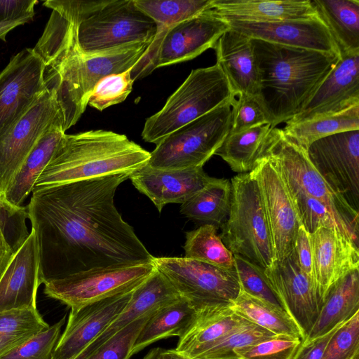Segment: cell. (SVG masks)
Instances as JSON below:
<instances>
[{"instance_id": "obj_26", "label": "cell", "mask_w": 359, "mask_h": 359, "mask_svg": "<svg viewBox=\"0 0 359 359\" xmlns=\"http://www.w3.org/2000/svg\"><path fill=\"white\" fill-rule=\"evenodd\" d=\"M134 1L135 5L154 20L156 32L152 43L131 70L133 80L154 70L159 46L167 31L177 23L209 8L212 0Z\"/></svg>"}, {"instance_id": "obj_7", "label": "cell", "mask_w": 359, "mask_h": 359, "mask_svg": "<svg viewBox=\"0 0 359 359\" xmlns=\"http://www.w3.org/2000/svg\"><path fill=\"white\" fill-rule=\"evenodd\" d=\"M230 182V210L219 236L233 255L266 269L276 257L257 183L250 172L238 174Z\"/></svg>"}, {"instance_id": "obj_44", "label": "cell", "mask_w": 359, "mask_h": 359, "mask_svg": "<svg viewBox=\"0 0 359 359\" xmlns=\"http://www.w3.org/2000/svg\"><path fill=\"white\" fill-rule=\"evenodd\" d=\"M153 313L141 317L121 330L85 359H130L137 337Z\"/></svg>"}, {"instance_id": "obj_29", "label": "cell", "mask_w": 359, "mask_h": 359, "mask_svg": "<svg viewBox=\"0 0 359 359\" xmlns=\"http://www.w3.org/2000/svg\"><path fill=\"white\" fill-rule=\"evenodd\" d=\"M65 134L62 124L57 123L43 135L4 192L3 198L7 203L17 208L22 207Z\"/></svg>"}, {"instance_id": "obj_21", "label": "cell", "mask_w": 359, "mask_h": 359, "mask_svg": "<svg viewBox=\"0 0 359 359\" xmlns=\"http://www.w3.org/2000/svg\"><path fill=\"white\" fill-rule=\"evenodd\" d=\"M359 105V53L344 55L301 111L287 123L330 115Z\"/></svg>"}, {"instance_id": "obj_34", "label": "cell", "mask_w": 359, "mask_h": 359, "mask_svg": "<svg viewBox=\"0 0 359 359\" xmlns=\"http://www.w3.org/2000/svg\"><path fill=\"white\" fill-rule=\"evenodd\" d=\"M231 182L215 178L180 207L186 217L221 228L227 219L231 204Z\"/></svg>"}, {"instance_id": "obj_4", "label": "cell", "mask_w": 359, "mask_h": 359, "mask_svg": "<svg viewBox=\"0 0 359 359\" xmlns=\"http://www.w3.org/2000/svg\"><path fill=\"white\" fill-rule=\"evenodd\" d=\"M149 158V152L124 135L104 130L65 134L34 189L131 175L145 166Z\"/></svg>"}, {"instance_id": "obj_50", "label": "cell", "mask_w": 359, "mask_h": 359, "mask_svg": "<svg viewBox=\"0 0 359 359\" xmlns=\"http://www.w3.org/2000/svg\"><path fill=\"white\" fill-rule=\"evenodd\" d=\"M345 322L323 335L310 341H303L294 359H322L332 336Z\"/></svg>"}, {"instance_id": "obj_52", "label": "cell", "mask_w": 359, "mask_h": 359, "mask_svg": "<svg viewBox=\"0 0 359 359\" xmlns=\"http://www.w3.org/2000/svg\"><path fill=\"white\" fill-rule=\"evenodd\" d=\"M30 19H21L15 21L0 22V39L6 41L7 34L17 27L30 22Z\"/></svg>"}, {"instance_id": "obj_19", "label": "cell", "mask_w": 359, "mask_h": 359, "mask_svg": "<svg viewBox=\"0 0 359 359\" xmlns=\"http://www.w3.org/2000/svg\"><path fill=\"white\" fill-rule=\"evenodd\" d=\"M225 20L231 29L252 39L341 57L336 43L319 15L308 18L268 22Z\"/></svg>"}, {"instance_id": "obj_42", "label": "cell", "mask_w": 359, "mask_h": 359, "mask_svg": "<svg viewBox=\"0 0 359 359\" xmlns=\"http://www.w3.org/2000/svg\"><path fill=\"white\" fill-rule=\"evenodd\" d=\"M131 70L107 76L94 87L88 104L99 111L123 102L133 90Z\"/></svg>"}, {"instance_id": "obj_23", "label": "cell", "mask_w": 359, "mask_h": 359, "mask_svg": "<svg viewBox=\"0 0 359 359\" xmlns=\"http://www.w3.org/2000/svg\"><path fill=\"white\" fill-rule=\"evenodd\" d=\"M129 179L161 212L168 203H184L214 177L208 175L203 168L161 170L147 164L133 172Z\"/></svg>"}, {"instance_id": "obj_37", "label": "cell", "mask_w": 359, "mask_h": 359, "mask_svg": "<svg viewBox=\"0 0 359 359\" xmlns=\"http://www.w3.org/2000/svg\"><path fill=\"white\" fill-rule=\"evenodd\" d=\"M49 326L36 308L0 312V358Z\"/></svg>"}, {"instance_id": "obj_31", "label": "cell", "mask_w": 359, "mask_h": 359, "mask_svg": "<svg viewBox=\"0 0 359 359\" xmlns=\"http://www.w3.org/2000/svg\"><path fill=\"white\" fill-rule=\"evenodd\" d=\"M341 56L359 53V1L313 0Z\"/></svg>"}, {"instance_id": "obj_25", "label": "cell", "mask_w": 359, "mask_h": 359, "mask_svg": "<svg viewBox=\"0 0 359 359\" xmlns=\"http://www.w3.org/2000/svg\"><path fill=\"white\" fill-rule=\"evenodd\" d=\"M214 49L216 63L226 76L234 95L257 96L259 82L251 38L230 28Z\"/></svg>"}, {"instance_id": "obj_28", "label": "cell", "mask_w": 359, "mask_h": 359, "mask_svg": "<svg viewBox=\"0 0 359 359\" xmlns=\"http://www.w3.org/2000/svg\"><path fill=\"white\" fill-rule=\"evenodd\" d=\"M248 320L237 315L229 306L196 310L183 334L176 351L192 359L215 341Z\"/></svg>"}, {"instance_id": "obj_15", "label": "cell", "mask_w": 359, "mask_h": 359, "mask_svg": "<svg viewBox=\"0 0 359 359\" xmlns=\"http://www.w3.org/2000/svg\"><path fill=\"white\" fill-rule=\"evenodd\" d=\"M44 64L33 48L13 55L0 72V134L9 128L46 90Z\"/></svg>"}, {"instance_id": "obj_36", "label": "cell", "mask_w": 359, "mask_h": 359, "mask_svg": "<svg viewBox=\"0 0 359 359\" xmlns=\"http://www.w3.org/2000/svg\"><path fill=\"white\" fill-rule=\"evenodd\" d=\"M286 123L282 129L285 135L306 150L320 138L343 131L358 130L359 105L339 113Z\"/></svg>"}, {"instance_id": "obj_38", "label": "cell", "mask_w": 359, "mask_h": 359, "mask_svg": "<svg viewBox=\"0 0 359 359\" xmlns=\"http://www.w3.org/2000/svg\"><path fill=\"white\" fill-rule=\"evenodd\" d=\"M215 226L205 224L186 233L184 257L226 269H234V258L225 246Z\"/></svg>"}, {"instance_id": "obj_30", "label": "cell", "mask_w": 359, "mask_h": 359, "mask_svg": "<svg viewBox=\"0 0 359 359\" xmlns=\"http://www.w3.org/2000/svg\"><path fill=\"white\" fill-rule=\"evenodd\" d=\"M357 312H359V269L349 273L331 289L304 341L326 334Z\"/></svg>"}, {"instance_id": "obj_22", "label": "cell", "mask_w": 359, "mask_h": 359, "mask_svg": "<svg viewBox=\"0 0 359 359\" xmlns=\"http://www.w3.org/2000/svg\"><path fill=\"white\" fill-rule=\"evenodd\" d=\"M43 283L39 241L31 229L0 279V312L36 308L37 290Z\"/></svg>"}, {"instance_id": "obj_2", "label": "cell", "mask_w": 359, "mask_h": 359, "mask_svg": "<svg viewBox=\"0 0 359 359\" xmlns=\"http://www.w3.org/2000/svg\"><path fill=\"white\" fill-rule=\"evenodd\" d=\"M259 75L256 96L272 128L296 116L341 57L252 39Z\"/></svg>"}, {"instance_id": "obj_47", "label": "cell", "mask_w": 359, "mask_h": 359, "mask_svg": "<svg viewBox=\"0 0 359 359\" xmlns=\"http://www.w3.org/2000/svg\"><path fill=\"white\" fill-rule=\"evenodd\" d=\"M28 217L27 208H14L3 198L0 191V279L16 251L8 238V230L17 219Z\"/></svg>"}, {"instance_id": "obj_35", "label": "cell", "mask_w": 359, "mask_h": 359, "mask_svg": "<svg viewBox=\"0 0 359 359\" xmlns=\"http://www.w3.org/2000/svg\"><path fill=\"white\" fill-rule=\"evenodd\" d=\"M229 307L237 315L275 334H287L305 339L299 327L283 309L253 297L241 288Z\"/></svg>"}, {"instance_id": "obj_16", "label": "cell", "mask_w": 359, "mask_h": 359, "mask_svg": "<svg viewBox=\"0 0 359 359\" xmlns=\"http://www.w3.org/2000/svg\"><path fill=\"white\" fill-rule=\"evenodd\" d=\"M264 273L283 309L306 339L321 305L315 286L301 269L294 250L282 261H275Z\"/></svg>"}, {"instance_id": "obj_48", "label": "cell", "mask_w": 359, "mask_h": 359, "mask_svg": "<svg viewBox=\"0 0 359 359\" xmlns=\"http://www.w3.org/2000/svg\"><path fill=\"white\" fill-rule=\"evenodd\" d=\"M36 0H0V22L33 20Z\"/></svg>"}, {"instance_id": "obj_1", "label": "cell", "mask_w": 359, "mask_h": 359, "mask_svg": "<svg viewBox=\"0 0 359 359\" xmlns=\"http://www.w3.org/2000/svg\"><path fill=\"white\" fill-rule=\"evenodd\" d=\"M119 174L34 189L27 208L36 233L43 282L98 267L154 263L118 212Z\"/></svg>"}, {"instance_id": "obj_5", "label": "cell", "mask_w": 359, "mask_h": 359, "mask_svg": "<svg viewBox=\"0 0 359 359\" xmlns=\"http://www.w3.org/2000/svg\"><path fill=\"white\" fill-rule=\"evenodd\" d=\"M265 155L282 175L287 188L323 203L341 232L358 245L359 213L323 178L306 150L273 128L269 134Z\"/></svg>"}, {"instance_id": "obj_20", "label": "cell", "mask_w": 359, "mask_h": 359, "mask_svg": "<svg viewBox=\"0 0 359 359\" xmlns=\"http://www.w3.org/2000/svg\"><path fill=\"white\" fill-rule=\"evenodd\" d=\"M229 29L225 20L207 9L177 23L167 31L160 43L154 69L190 60L208 48H214Z\"/></svg>"}, {"instance_id": "obj_32", "label": "cell", "mask_w": 359, "mask_h": 359, "mask_svg": "<svg viewBox=\"0 0 359 359\" xmlns=\"http://www.w3.org/2000/svg\"><path fill=\"white\" fill-rule=\"evenodd\" d=\"M271 129L266 123L229 133L215 155L220 156L233 172H250L266 156V142Z\"/></svg>"}, {"instance_id": "obj_11", "label": "cell", "mask_w": 359, "mask_h": 359, "mask_svg": "<svg viewBox=\"0 0 359 359\" xmlns=\"http://www.w3.org/2000/svg\"><path fill=\"white\" fill-rule=\"evenodd\" d=\"M156 268L195 309L229 306L240 291L234 269H226L186 257H155Z\"/></svg>"}, {"instance_id": "obj_6", "label": "cell", "mask_w": 359, "mask_h": 359, "mask_svg": "<svg viewBox=\"0 0 359 359\" xmlns=\"http://www.w3.org/2000/svg\"><path fill=\"white\" fill-rule=\"evenodd\" d=\"M235 99L218 64L193 69L163 107L147 119L142 137L156 145L180 127Z\"/></svg>"}, {"instance_id": "obj_51", "label": "cell", "mask_w": 359, "mask_h": 359, "mask_svg": "<svg viewBox=\"0 0 359 359\" xmlns=\"http://www.w3.org/2000/svg\"><path fill=\"white\" fill-rule=\"evenodd\" d=\"M142 359H190L176 349L156 347L151 349Z\"/></svg>"}, {"instance_id": "obj_27", "label": "cell", "mask_w": 359, "mask_h": 359, "mask_svg": "<svg viewBox=\"0 0 359 359\" xmlns=\"http://www.w3.org/2000/svg\"><path fill=\"white\" fill-rule=\"evenodd\" d=\"M211 13L224 20L268 22L318 16L312 1L212 0Z\"/></svg>"}, {"instance_id": "obj_43", "label": "cell", "mask_w": 359, "mask_h": 359, "mask_svg": "<svg viewBox=\"0 0 359 359\" xmlns=\"http://www.w3.org/2000/svg\"><path fill=\"white\" fill-rule=\"evenodd\" d=\"M66 321L64 316L58 322L30 338L0 359H51Z\"/></svg>"}, {"instance_id": "obj_39", "label": "cell", "mask_w": 359, "mask_h": 359, "mask_svg": "<svg viewBox=\"0 0 359 359\" xmlns=\"http://www.w3.org/2000/svg\"><path fill=\"white\" fill-rule=\"evenodd\" d=\"M275 335L277 334L248 321L215 341L192 359H236L234 350Z\"/></svg>"}, {"instance_id": "obj_24", "label": "cell", "mask_w": 359, "mask_h": 359, "mask_svg": "<svg viewBox=\"0 0 359 359\" xmlns=\"http://www.w3.org/2000/svg\"><path fill=\"white\" fill-rule=\"evenodd\" d=\"M181 298L168 278L156 269L135 289L129 302L119 315L76 359H85L133 321Z\"/></svg>"}, {"instance_id": "obj_14", "label": "cell", "mask_w": 359, "mask_h": 359, "mask_svg": "<svg viewBox=\"0 0 359 359\" xmlns=\"http://www.w3.org/2000/svg\"><path fill=\"white\" fill-rule=\"evenodd\" d=\"M250 173L255 179L269 225L276 261H282L293 250L302 225L287 184L265 156Z\"/></svg>"}, {"instance_id": "obj_12", "label": "cell", "mask_w": 359, "mask_h": 359, "mask_svg": "<svg viewBox=\"0 0 359 359\" xmlns=\"http://www.w3.org/2000/svg\"><path fill=\"white\" fill-rule=\"evenodd\" d=\"M62 121L53 92L46 90L29 109L0 134V191L10 182L46 130Z\"/></svg>"}, {"instance_id": "obj_3", "label": "cell", "mask_w": 359, "mask_h": 359, "mask_svg": "<svg viewBox=\"0 0 359 359\" xmlns=\"http://www.w3.org/2000/svg\"><path fill=\"white\" fill-rule=\"evenodd\" d=\"M81 20V15L73 12L52 16L33 48L43 62L45 86L55 93L65 132L85 111L95 86L93 54L83 53L78 43Z\"/></svg>"}, {"instance_id": "obj_18", "label": "cell", "mask_w": 359, "mask_h": 359, "mask_svg": "<svg viewBox=\"0 0 359 359\" xmlns=\"http://www.w3.org/2000/svg\"><path fill=\"white\" fill-rule=\"evenodd\" d=\"M313 276L316 290L323 304L334 285L359 269V249L337 227H320L311 233Z\"/></svg>"}, {"instance_id": "obj_33", "label": "cell", "mask_w": 359, "mask_h": 359, "mask_svg": "<svg viewBox=\"0 0 359 359\" xmlns=\"http://www.w3.org/2000/svg\"><path fill=\"white\" fill-rule=\"evenodd\" d=\"M195 313L196 309L182 298L162 307L149 317L140 332L133 346L132 355L158 340L180 337Z\"/></svg>"}, {"instance_id": "obj_13", "label": "cell", "mask_w": 359, "mask_h": 359, "mask_svg": "<svg viewBox=\"0 0 359 359\" xmlns=\"http://www.w3.org/2000/svg\"><path fill=\"white\" fill-rule=\"evenodd\" d=\"M317 170L348 203L359 210V129L332 134L307 149Z\"/></svg>"}, {"instance_id": "obj_17", "label": "cell", "mask_w": 359, "mask_h": 359, "mask_svg": "<svg viewBox=\"0 0 359 359\" xmlns=\"http://www.w3.org/2000/svg\"><path fill=\"white\" fill-rule=\"evenodd\" d=\"M135 289L70 310L51 359H76L124 309Z\"/></svg>"}, {"instance_id": "obj_41", "label": "cell", "mask_w": 359, "mask_h": 359, "mask_svg": "<svg viewBox=\"0 0 359 359\" xmlns=\"http://www.w3.org/2000/svg\"><path fill=\"white\" fill-rule=\"evenodd\" d=\"M233 258L240 288L253 297L283 309L269 284L264 269L241 256L233 255Z\"/></svg>"}, {"instance_id": "obj_10", "label": "cell", "mask_w": 359, "mask_h": 359, "mask_svg": "<svg viewBox=\"0 0 359 359\" xmlns=\"http://www.w3.org/2000/svg\"><path fill=\"white\" fill-rule=\"evenodd\" d=\"M154 263L98 267L43 282L44 294L78 310L89 304L133 290L155 270Z\"/></svg>"}, {"instance_id": "obj_40", "label": "cell", "mask_w": 359, "mask_h": 359, "mask_svg": "<svg viewBox=\"0 0 359 359\" xmlns=\"http://www.w3.org/2000/svg\"><path fill=\"white\" fill-rule=\"evenodd\" d=\"M304 340L287 334H277L234 350L236 359H294Z\"/></svg>"}, {"instance_id": "obj_46", "label": "cell", "mask_w": 359, "mask_h": 359, "mask_svg": "<svg viewBox=\"0 0 359 359\" xmlns=\"http://www.w3.org/2000/svg\"><path fill=\"white\" fill-rule=\"evenodd\" d=\"M231 104V125L229 133H240L269 123L256 96L240 95Z\"/></svg>"}, {"instance_id": "obj_45", "label": "cell", "mask_w": 359, "mask_h": 359, "mask_svg": "<svg viewBox=\"0 0 359 359\" xmlns=\"http://www.w3.org/2000/svg\"><path fill=\"white\" fill-rule=\"evenodd\" d=\"M359 352V312L334 334L322 359H351Z\"/></svg>"}, {"instance_id": "obj_49", "label": "cell", "mask_w": 359, "mask_h": 359, "mask_svg": "<svg viewBox=\"0 0 359 359\" xmlns=\"http://www.w3.org/2000/svg\"><path fill=\"white\" fill-rule=\"evenodd\" d=\"M293 250L301 269L315 286L312 267L311 233L302 225L299 228Z\"/></svg>"}, {"instance_id": "obj_9", "label": "cell", "mask_w": 359, "mask_h": 359, "mask_svg": "<svg viewBox=\"0 0 359 359\" xmlns=\"http://www.w3.org/2000/svg\"><path fill=\"white\" fill-rule=\"evenodd\" d=\"M156 32L154 20L134 0H108L82 20L77 40L85 53H94L135 42L152 43Z\"/></svg>"}, {"instance_id": "obj_8", "label": "cell", "mask_w": 359, "mask_h": 359, "mask_svg": "<svg viewBox=\"0 0 359 359\" xmlns=\"http://www.w3.org/2000/svg\"><path fill=\"white\" fill-rule=\"evenodd\" d=\"M233 102L169 134L150 153L147 165L161 170L203 168L230 133Z\"/></svg>"}]
</instances>
